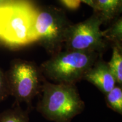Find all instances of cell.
<instances>
[{
  "label": "cell",
  "mask_w": 122,
  "mask_h": 122,
  "mask_svg": "<svg viewBox=\"0 0 122 122\" xmlns=\"http://www.w3.org/2000/svg\"><path fill=\"white\" fill-rule=\"evenodd\" d=\"M37 8L23 0H13L0 7V41L18 49L37 42L35 22Z\"/></svg>",
  "instance_id": "6da1fadb"
},
{
  "label": "cell",
  "mask_w": 122,
  "mask_h": 122,
  "mask_svg": "<svg viewBox=\"0 0 122 122\" xmlns=\"http://www.w3.org/2000/svg\"><path fill=\"white\" fill-rule=\"evenodd\" d=\"M37 111L47 120L71 122L85 107L75 84L50 83L44 77Z\"/></svg>",
  "instance_id": "7a4b0ae2"
},
{
  "label": "cell",
  "mask_w": 122,
  "mask_h": 122,
  "mask_svg": "<svg viewBox=\"0 0 122 122\" xmlns=\"http://www.w3.org/2000/svg\"><path fill=\"white\" fill-rule=\"evenodd\" d=\"M100 53L66 50L53 55L40 67L45 78L54 83L75 84L98 61Z\"/></svg>",
  "instance_id": "3957f363"
},
{
  "label": "cell",
  "mask_w": 122,
  "mask_h": 122,
  "mask_svg": "<svg viewBox=\"0 0 122 122\" xmlns=\"http://www.w3.org/2000/svg\"><path fill=\"white\" fill-rule=\"evenodd\" d=\"M5 75L15 104L24 102L30 108L32 101L40 93L43 83L44 77L40 68L30 61L16 59L12 61Z\"/></svg>",
  "instance_id": "277c9868"
},
{
  "label": "cell",
  "mask_w": 122,
  "mask_h": 122,
  "mask_svg": "<svg viewBox=\"0 0 122 122\" xmlns=\"http://www.w3.org/2000/svg\"><path fill=\"white\" fill-rule=\"evenodd\" d=\"M72 23L61 9H37L35 32L37 42L53 55L61 51Z\"/></svg>",
  "instance_id": "5b68a950"
},
{
  "label": "cell",
  "mask_w": 122,
  "mask_h": 122,
  "mask_svg": "<svg viewBox=\"0 0 122 122\" xmlns=\"http://www.w3.org/2000/svg\"><path fill=\"white\" fill-rule=\"evenodd\" d=\"M103 22L101 15L96 13L83 22L72 24L64 44L66 50L101 53L106 46L100 29Z\"/></svg>",
  "instance_id": "8992f818"
},
{
  "label": "cell",
  "mask_w": 122,
  "mask_h": 122,
  "mask_svg": "<svg viewBox=\"0 0 122 122\" xmlns=\"http://www.w3.org/2000/svg\"><path fill=\"white\" fill-rule=\"evenodd\" d=\"M106 94L115 86L116 80L107 63L98 60L83 77Z\"/></svg>",
  "instance_id": "52a82bcc"
},
{
  "label": "cell",
  "mask_w": 122,
  "mask_h": 122,
  "mask_svg": "<svg viewBox=\"0 0 122 122\" xmlns=\"http://www.w3.org/2000/svg\"><path fill=\"white\" fill-rule=\"evenodd\" d=\"M94 10L103 18L104 22L115 16L121 9L122 0H94Z\"/></svg>",
  "instance_id": "ba28073f"
},
{
  "label": "cell",
  "mask_w": 122,
  "mask_h": 122,
  "mask_svg": "<svg viewBox=\"0 0 122 122\" xmlns=\"http://www.w3.org/2000/svg\"><path fill=\"white\" fill-rule=\"evenodd\" d=\"M117 83L121 86L122 84V48L113 47L111 59L107 63Z\"/></svg>",
  "instance_id": "9c48e42d"
},
{
  "label": "cell",
  "mask_w": 122,
  "mask_h": 122,
  "mask_svg": "<svg viewBox=\"0 0 122 122\" xmlns=\"http://www.w3.org/2000/svg\"><path fill=\"white\" fill-rule=\"evenodd\" d=\"M0 122H29L28 111L23 110L16 105L15 107L0 113Z\"/></svg>",
  "instance_id": "30bf717a"
},
{
  "label": "cell",
  "mask_w": 122,
  "mask_h": 122,
  "mask_svg": "<svg viewBox=\"0 0 122 122\" xmlns=\"http://www.w3.org/2000/svg\"><path fill=\"white\" fill-rule=\"evenodd\" d=\"M104 40L112 42L114 46L122 48V18H119L109 29L102 31Z\"/></svg>",
  "instance_id": "8fae6325"
},
{
  "label": "cell",
  "mask_w": 122,
  "mask_h": 122,
  "mask_svg": "<svg viewBox=\"0 0 122 122\" xmlns=\"http://www.w3.org/2000/svg\"><path fill=\"white\" fill-rule=\"evenodd\" d=\"M106 95V102L110 109L119 113L122 114V89L121 86H115Z\"/></svg>",
  "instance_id": "7c38bea8"
},
{
  "label": "cell",
  "mask_w": 122,
  "mask_h": 122,
  "mask_svg": "<svg viewBox=\"0 0 122 122\" xmlns=\"http://www.w3.org/2000/svg\"><path fill=\"white\" fill-rule=\"evenodd\" d=\"M10 96L5 73L0 68V103Z\"/></svg>",
  "instance_id": "4fadbf2b"
},
{
  "label": "cell",
  "mask_w": 122,
  "mask_h": 122,
  "mask_svg": "<svg viewBox=\"0 0 122 122\" xmlns=\"http://www.w3.org/2000/svg\"><path fill=\"white\" fill-rule=\"evenodd\" d=\"M61 1L66 7L74 10L78 8L81 2L80 0H61Z\"/></svg>",
  "instance_id": "5bb4252c"
},
{
  "label": "cell",
  "mask_w": 122,
  "mask_h": 122,
  "mask_svg": "<svg viewBox=\"0 0 122 122\" xmlns=\"http://www.w3.org/2000/svg\"><path fill=\"white\" fill-rule=\"evenodd\" d=\"M81 2H83L86 4L90 6L93 7L94 9V0H80Z\"/></svg>",
  "instance_id": "9a60e30c"
},
{
  "label": "cell",
  "mask_w": 122,
  "mask_h": 122,
  "mask_svg": "<svg viewBox=\"0 0 122 122\" xmlns=\"http://www.w3.org/2000/svg\"><path fill=\"white\" fill-rule=\"evenodd\" d=\"M13 0H0V7L10 2Z\"/></svg>",
  "instance_id": "2e32d148"
},
{
  "label": "cell",
  "mask_w": 122,
  "mask_h": 122,
  "mask_svg": "<svg viewBox=\"0 0 122 122\" xmlns=\"http://www.w3.org/2000/svg\"><path fill=\"white\" fill-rule=\"evenodd\" d=\"M0 45H2V43H1V41H0Z\"/></svg>",
  "instance_id": "e0dca14e"
}]
</instances>
